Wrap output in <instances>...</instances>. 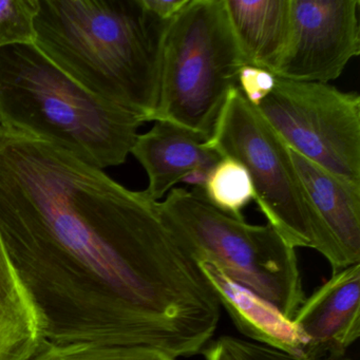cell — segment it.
Masks as SVG:
<instances>
[{
	"label": "cell",
	"mask_w": 360,
	"mask_h": 360,
	"mask_svg": "<svg viewBox=\"0 0 360 360\" xmlns=\"http://www.w3.org/2000/svg\"><path fill=\"white\" fill-rule=\"evenodd\" d=\"M0 233L43 314L46 339L205 349L221 305L143 191L0 126Z\"/></svg>",
	"instance_id": "cell-1"
},
{
	"label": "cell",
	"mask_w": 360,
	"mask_h": 360,
	"mask_svg": "<svg viewBox=\"0 0 360 360\" xmlns=\"http://www.w3.org/2000/svg\"><path fill=\"white\" fill-rule=\"evenodd\" d=\"M170 24L143 0H39L35 46L88 91L146 123Z\"/></svg>",
	"instance_id": "cell-2"
},
{
	"label": "cell",
	"mask_w": 360,
	"mask_h": 360,
	"mask_svg": "<svg viewBox=\"0 0 360 360\" xmlns=\"http://www.w3.org/2000/svg\"><path fill=\"white\" fill-rule=\"evenodd\" d=\"M145 122L79 85L35 45L0 49V126L104 169L125 163Z\"/></svg>",
	"instance_id": "cell-3"
},
{
	"label": "cell",
	"mask_w": 360,
	"mask_h": 360,
	"mask_svg": "<svg viewBox=\"0 0 360 360\" xmlns=\"http://www.w3.org/2000/svg\"><path fill=\"white\" fill-rule=\"evenodd\" d=\"M158 208L195 263H212L292 320L305 300L302 278L296 250L274 227L250 224L219 210L199 189L174 187Z\"/></svg>",
	"instance_id": "cell-4"
},
{
	"label": "cell",
	"mask_w": 360,
	"mask_h": 360,
	"mask_svg": "<svg viewBox=\"0 0 360 360\" xmlns=\"http://www.w3.org/2000/svg\"><path fill=\"white\" fill-rule=\"evenodd\" d=\"M246 65L224 0H189L166 34L153 122L178 126L205 143Z\"/></svg>",
	"instance_id": "cell-5"
},
{
	"label": "cell",
	"mask_w": 360,
	"mask_h": 360,
	"mask_svg": "<svg viewBox=\"0 0 360 360\" xmlns=\"http://www.w3.org/2000/svg\"><path fill=\"white\" fill-rule=\"evenodd\" d=\"M204 144L241 163L250 174L254 201L267 224L288 245L323 256L326 238L295 167L290 149L239 88L229 91L214 132Z\"/></svg>",
	"instance_id": "cell-6"
},
{
	"label": "cell",
	"mask_w": 360,
	"mask_h": 360,
	"mask_svg": "<svg viewBox=\"0 0 360 360\" xmlns=\"http://www.w3.org/2000/svg\"><path fill=\"white\" fill-rule=\"evenodd\" d=\"M288 148L360 185V96L334 86L276 77L257 107Z\"/></svg>",
	"instance_id": "cell-7"
},
{
	"label": "cell",
	"mask_w": 360,
	"mask_h": 360,
	"mask_svg": "<svg viewBox=\"0 0 360 360\" xmlns=\"http://www.w3.org/2000/svg\"><path fill=\"white\" fill-rule=\"evenodd\" d=\"M359 0H290L288 45L276 77L328 84L360 54Z\"/></svg>",
	"instance_id": "cell-8"
},
{
	"label": "cell",
	"mask_w": 360,
	"mask_h": 360,
	"mask_svg": "<svg viewBox=\"0 0 360 360\" xmlns=\"http://www.w3.org/2000/svg\"><path fill=\"white\" fill-rule=\"evenodd\" d=\"M307 357L341 356L360 335V262L333 273L292 318Z\"/></svg>",
	"instance_id": "cell-9"
},
{
	"label": "cell",
	"mask_w": 360,
	"mask_h": 360,
	"mask_svg": "<svg viewBox=\"0 0 360 360\" xmlns=\"http://www.w3.org/2000/svg\"><path fill=\"white\" fill-rule=\"evenodd\" d=\"M326 238L323 257L333 273L360 262V185L342 180L290 149Z\"/></svg>",
	"instance_id": "cell-10"
},
{
	"label": "cell",
	"mask_w": 360,
	"mask_h": 360,
	"mask_svg": "<svg viewBox=\"0 0 360 360\" xmlns=\"http://www.w3.org/2000/svg\"><path fill=\"white\" fill-rule=\"evenodd\" d=\"M130 153L148 176L144 193L155 202L163 199L188 172L214 168L222 157L187 130L157 121L149 131L138 134Z\"/></svg>",
	"instance_id": "cell-11"
},
{
	"label": "cell",
	"mask_w": 360,
	"mask_h": 360,
	"mask_svg": "<svg viewBox=\"0 0 360 360\" xmlns=\"http://www.w3.org/2000/svg\"><path fill=\"white\" fill-rule=\"evenodd\" d=\"M197 264L221 307H225L242 334L259 345L303 356L307 341L292 320L271 303L233 282L212 263L201 261Z\"/></svg>",
	"instance_id": "cell-12"
},
{
	"label": "cell",
	"mask_w": 360,
	"mask_h": 360,
	"mask_svg": "<svg viewBox=\"0 0 360 360\" xmlns=\"http://www.w3.org/2000/svg\"><path fill=\"white\" fill-rule=\"evenodd\" d=\"M246 64L275 73L288 45L290 0H224Z\"/></svg>",
	"instance_id": "cell-13"
},
{
	"label": "cell",
	"mask_w": 360,
	"mask_h": 360,
	"mask_svg": "<svg viewBox=\"0 0 360 360\" xmlns=\"http://www.w3.org/2000/svg\"><path fill=\"white\" fill-rule=\"evenodd\" d=\"M46 324L0 233V360H26L46 339Z\"/></svg>",
	"instance_id": "cell-14"
},
{
	"label": "cell",
	"mask_w": 360,
	"mask_h": 360,
	"mask_svg": "<svg viewBox=\"0 0 360 360\" xmlns=\"http://www.w3.org/2000/svg\"><path fill=\"white\" fill-rule=\"evenodd\" d=\"M26 360H176L167 354L141 345L98 342H56L45 339Z\"/></svg>",
	"instance_id": "cell-15"
},
{
	"label": "cell",
	"mask_w": 360,
	"mask_h": 360,
	"mask_svg": "<svg viewBox=\"0 0 360 360\" xmlns=\"http://www.w3.org/2000/svg\"><path fill=\"white\" fill-rule=\"evenodd\" d=\"M203 193L210 203L236 218H244L242 212L254 200L250 174L231 158H222L212 168Z\"/></svg>",
	"instance_id": "cell-16"
},
{
	"label": "cell",
	"mask_w": 360,
	"mask_h": 360,
	"mask_svg": "<svg viewBox=\"0 0 360 360\" xmlns=\"http://www.w3.org/2000/svg\"><path fill=\"white\" fill-rule=\"evenodd\" d=\"M39 0H0V49L35 45Z\"/></svg>",
	"instance_id": "cell-17"
},
{
	"label": "cell",
	"mask_w": 360,
	"mask_h": 360,
	"mask_svg": "<svg viewBox=\"0 0 360 360\" xmlns=\"http://www.w3.org/2000/svg\"><path fill=\"white\" fill-rule=\"evenodd\" d=\"M223 338L240 360H355L347 354L320 358L307 357V356L286 353L280 349L259 345L257 342H250L236 337L223 336Z\"/></svg>",
	"instance_id": "cell-18"
},
{
	"label": "cell",
	"mask_w": 360,
	"mask_h": 360,
	"mask_svg": "<svg viewBox=\"0 0 360 360\" xmlns=\"http://www.w3.org/2000/svg\"><path fill=\"white\" fill-rule=\"evenodd\" d=\"M276 77L265 69L246 65L238 75V88L244 98L254 107H258L273 91Z\"/></svg>",
	"instance_id": "cell-19"
},
{
	"label": "cell",
	"mask_w": 360,
	"mask_h": 360,
	"mask_svg": "<svg viewBox=\"0 0 360 360\" xmlns=\"http://www.w3.org/2000/svg\"><path fill=\"white\" fill-rule=\"evenodd\" d=\"M189 0H143L145 7L163 22H172Z\"/></svg>",
	"instance_id": "cell-20"
},
{
	"label": "cell",
	"mask_w": 360,
	"mask_h": 360,
	"mask_svg": "<svg viewBox=\"0 0 360 360\" xmlns=\"http://www.w3.org/2000/svg\"><path fill=\"white\" fill-rule=\"evenodd\" d=\"M205 360H240L233 349L226 345L224 338L220 337L218 340L204 349Z\"/></svg>",
	"instance_id": "cell-21"
},
{
	"label": "cell",
	"mask_w": 360,
	"mask_h": 360,
	"mask_svg": "<svg viewBox=\"0 0 360 360\" xmlns=\"http://www.w3.org/2000/svg\"><path fill=\"white\" fill-rule=\"evenodd\" d=\"M210 168H195L193 172H188L181 183L193 186V189H199L203 191L207 184L208 178H210Z\"/></svg>",
	"instance_id": "cell-22"
}]
</instances>
